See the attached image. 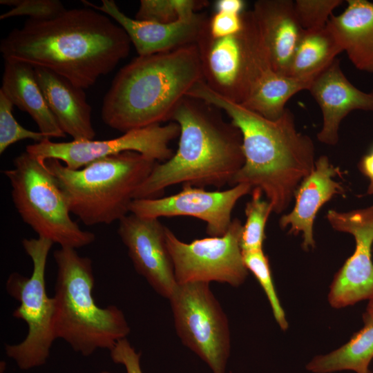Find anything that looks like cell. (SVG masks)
<instances>
[{
  "mask_svg": "<svg viewBox=\"0 0 373 373\" xmlns=\"http://www.w3.org/2000/svg\"><path fill=\"white\" fill-rule=\"evenodd\" d=\"M112 361L122 365L126 373H143L140 365V352H137L126 338L119 341L110 350ZM99 373H110L102 371Z\"/></svg>",
  "mask_w": 373,
  "mask_h": 373,
  "instance_id": "33",
  "label": "cell"
},
{
  "mask_svg": "<svg viewBox=\"0 0 373 373\" xmlns=\"http://www.w3.org/2000/svg\"><path fill=\"white\" fill-rule=\"evenodd\" d=\"M342 0H296L294 10L298 21L305 30L325 28L335 8Z\"/></svg>",
  "mask_w": 373,
  "mask_h": 373,
  "instance_id": "29",
  "label": "cell"
},
{
  "mask_svg": "<svg viewBox=\"0 0 373 373\" xmlns=\"http://www.w3.org/2000/svg\"><path fill=\"white\" fill-rule=\"evenodd\" d=\"M87 6L114 19L127 33L139 56L170 51L195 44L209 18L196 12L187 19L160 23L132 19L122 12L113 0H102L101 6L82 1Z\"/></svg>",
  "mask_w": 373,
  "mask_h": 373,
  "instance_id": "16",
  "label": "cell"
},
{
  "mask_svg": "<svg viewBox=\"0 0 373 373\" xmlns=\"http://www.w3.org/2000/svg\"><path fill=\"white\" fill-rule=\"evenodd\" d=\"M131 44L118 23L86 6L50 19H28L1 40L0 52L5 61L49 70L86 89L128 55Z\"/></svg>",
  "mask_w": 373,
  "mask_h": 373,
  "instance_id": "1",
  "label": "cell"
},
{
  "mask_svg": "<svg viewBox=\"0 0 373 373\" xmlns=\"http://www.w3.org/2000/svg\"><path fill=\"white\" fill-rule=\"evenodd\" d=\"M214 6L216 12L242 15L245 2L242 0H217Z\"/></svg>",
  "mask_w": 373,
  "mask_h": 373,
  "instance_id": "34",
  "label": "cell"
},
{
  "mask_svg": "<svg viewBox=\"0 0 373 373\" xmlns=\"http://www.w3.org/2000/svg\"><path fill=\"white\" fill-rule=\"evenodd\" d=\"M245 265L256 277L270 303L276 321L283 330L288 327L285 312L275 289L269 262L262 249L242 251Z\"/></svg>",
  "mask_w": 373,
  "mask_h": 373,
  "instance_id": "27",
  "label": "cell"
},
{
  "mask_svg": "<svg viewBox=\"0 0 373 373\" xmlns=\"http://www.w3.org/2000/svg\"><path fill=\"white\" fill-rule=\"evenodd\" d=\"M186 95L216 106L240 131L245 162L229 185L247 184L260 188L273 212L285 211L316 162L313 141L296 130L291 111L286 108L278 119H267L217 94L203 80Z\"/></svg>",
  "mask_w": 373,
  "mask_h": 373,
  "instance_id": "2",
  "label": "cell"
},
{
  "mask_svg": "<svg viewBox=\"0 0 373 373\" xmlns=\"http://www.w3.org/2000/svg\"><path fill=\"white\" fill-rule=\"evenodd\" d=\"M251 194L245 209L246 222L240 238L242 251L262 249L266 223L273 212L270 202L262 198L263 193L260 188H253Z\"/></svg>",
  "mask_w": 373,
  "mask_h": 373,
  "instance_id": "26",
  "label": "cell"
},
{
  "mask_svg": "<svg viewBox=\"0 0 373 373\" xmlns=\"http://www.w3.org/2000/svg\"><path fill=\"white\" fill-rule=\"evenodd\" d=\"M201 80L196 44L138 56L113 78L103 99L102 119L122 133L169 121L178 103Z\"/></svg>",
  "mask_w": 373,
  "mask_h": 373,
  "instance_id": "4",
  "label": "cell"
},
{
  "mask_svg": "<svg viewBox=\"0 0 373 373\" xmlns=\"http://www.w3.org/2000/svg\"><path fill=\"white\" fill-rule=\"evenodd\" d=\"M243 27L242 15L216 12L208 20V30L214 38L239 33Z\"/></svg>",
  "mask_w": 373,
  "mask_h": 373,
  "instance_id": "32",
  "label": "cell"
},
{
  "mask_svg": "<svg viewBox=\"0 0 373 373\" xmlns=\"http://www.w3.org/2000/svg\"><path fill=\"white\" fill-rule=\"evenodd\" d=\"M182 186L180 192L169 196L133 200L130 213L157 219L193 217L206 223V232L209 236H222L230 227L236 204L253 189L247 184H238L224 191H207L188 184Z\"/></svg>",
  "mask_w": 373,
  "mask_h": 373,
  "instance_id": "13",
  "label": "cell"
},
{
  "mask_svg": "<svg viewBox=\"0 0 373 373\" xmlns=\"http://www.w3.org/2000/svg\"><path fill=\"white\" fill-rule=\"evenodd\" d=\"M195 44L207 86L220 96L241 104L245 95V54L240 32L214 38L209 32L207 23Z\"/></svg>",
  "mask_w": 373,
  "mask_h": 373,
  "instance_id": "18",
  "label": "cell"
},
{
  "mask_svg": "<svg viewBox=\"0 0 373 373\" xmlns=\"http://www.w3.org/2000/svg\"><path fill=\"white\" fill-rule=\"evenodd\" d=\"M338 15H332L327 26L343 52L359 70L373 74V3L348 0Z\"/></svg>",
  "mask_w": 373,
  "mask_h": 373,
  "instance_id": "22",
  "label": "cell"
},
{
  "mask_svg": "<svg viewBox=\"0 0 373 373\" xmlns=\"http://www.w3.org/2000/svg\"><path fill=\"white\" fill-rule=\"evenodd\" d=\"M166 227L157 218L130 213L119 221L117 233L135 271L157 294L169 299L178 283L166 242Z\"/></svg>",
  "mask_w": 373,
  "mask_h": 373,
  "instance_id": "15",
  "label": "cell"
},
{
  "mask_svg": "<svg viewBox=\"0 0 373 373\" xmlns=\"http://www.w3.org/2000/svg\"><path fill=\"white\" fill-rule=\"evenodd\" d=\"M242 230L241 222L235 218L222 236H209L186 243L166 227V242L177 283L216 281L233 287L242 284L248 270L240 247Z\"/></svg>",
  "mask_w": 373,
  "mask_h": 373,
  "instance_id": "10",
  "label": "cell"
},
{
  "mask_svg": "<svg viewBox=\"0 0 373 373\" xmlns=\"http://www.w3.org/2000/svg\"><path fill=\"white\" fill-rule=\"evenodd\" d=\"M359 169L370 179V183L373 184V147L362 158L359 164Z\"/></svg>",
  "mask_w": 373,
  "mask_h": 373,
  "instance_id": "35",
  "label": "cell"
},
{
  "mask_svg": "<svg viewBox=\"0 0 373 373\" xmlns=\"http://www.w3.org/2000/svg\"><path fill=\"white\" fill-rule=\"evenodd\" d=\"M338 173L326 155L319 157L313 171L298 186L293 209L280 219V227H289V233H302L305 250L315 247L313 225L319 209L335 195L344 193L341 184L334 179Z\"/></svg>",
  "mask_w": 373,
  "mask_h": 373,
  "instance_id": "20",
  "label": "cell"
},
{
  "mask_svg": "<svg viewBox=\"0 0 373 373\" xmlns=\"http://www.w3.org/2000/svg\"><path fill=\"white\" fill-rule=\"evenodd\" d=\"M274 70L288 77L290 64L303 32L291 0H258L251 10Z\"/></svg>",
  "mask_w": 373,
  "mask_h": 373,
  "instance_id": "19",
  "label": "cell"
},
{
  "mask_svg": "<svg viewBox=\"0 0 373 373\" xmlns=\"http://www.w3.org/2000/svg\"><path fill=\"white\" fill-rule=\"evenodd\" d=\"M13 104L0 91V154L12 144L26 139L35 143L47 138L40 131H33L20 125L12 115Z\"/></svg>",
  "mask_w": 373,
  "mask_h": 373,
  "instance_id": "28",
  "label": "cell"
},
{
  "mask_svg": "<svg viewBox=\"0 0 373 373\" xmlns=\"http://www.w3.org/2000/svg\"><path fill=\"white\" fill-rule=\"evenodd\" d=\"M53 243L43 238H24L22 246L32 262L30 277L17 272L8 278V294L19 303L12 316L28 325L23 341L6 344V355L22 370L44 365L56 339L54 333L55 301L46 289L45 273L49 251Z\"/></svg>",
  "mask_w": 373,
  "mask_h": 373,
  "instance_id": "8",
  "label": "cell"
},
{
  "mask_svg": "<svg viewBox=\"0 0 373 373\" xmlns=\"http://www.w3.org/2000/svg\"><path fill=\"white\" fill-rule=\"evenodd\" d=\"M135 19L169 23L179 19L175 0H141Z\"/></svg>",
  "mask_w": 373,
  "mask_h": 373,
  "instance_id": "31",
  "label": "cell"
},
{
  "mask_svg": "<svg viewBox=\"0 0 373 373\" xmlns=\"http://www.w3.org/2000/svg\"><path fill=\"white\" fill-rule=\"evenodd\" d=\"M220 111L189 96L178 103L169 120L180 127L178 149L167 161L155 164L134 200L160 198L178 184L217 189L230 184L245 162L242 137Z\"/></svg>",
  "mask_w": 373,
  "mask_h": 373,
  "instance_id": "3",
  "label": "cell"
},
{
  "mask_svg": "<svg viewBox=\"0 0 373 373\" xmlns=\"http://www.w3.org/2000/svg\"><path fill=\"white\" fill-rule=\"evenodd\" d=\"M363 327L340 348L314 357L306 366L314 373L352 370L366 373L373 358V314H363Z\"/></svg>",
  "mask_w": 373,
  "mask_h": 373,
  "instance_id": "24",
  "label": "cell"
},
{
  "mask_svg": "<svg viewBox=\"0 0 373 373\" xmlns=\"http://www.w3.org/2000/svg\"><path fill=\"white\" fill-rule=\"evenodd\" d=\"M367 312L373 314V299L370 300V303L367 307Z\"/></svg>",
  "mask_w": 373,
  "mask_h": 373,
  "instance_id": "36",
  "label": "cell"
},
{
  "mask_svg": "<svg viewBox=\"0 0 373 373\" xmlns=\"http://www.w3.org/2000/svg\"><path fill=\"white\" fill-rule=\"evenodd\" d=\"M308 90L323 114V126L317 138L327 145L337 144L340 124L351 111H373V90L365 93L352 84L337 58L313 79Z\"/></svg>",
  "mask_w": 373,
  "mask_h": 373,
  "instance_id": "17",
  "label": "cell"
},
{
  "mask_svg": "<svg viewBox=\"0 0 373 373\" xmlns=\"http://www.w3.org/2000/svg\"><path fill=\"white\" fill-rule=\"evenodd\" d=\"M240 31L245 54V95L240 104L269 119H276L296 93L308 90L312 81L278 74L261 41L251 11L242 14Z\"/></svg>",
  "mask_w": 373,
  "mask_h": 373,
  "instance_id": "12",
  "label": "cell"
},
{
  "mask_svg": "<svg viewBox=\"0 0 373 373\" xmlns=\"http://www.w3.org/2000/svg\"><path fill=\"white\" fill-rule=\"evenodd\" d=\"M19 109L28 113L47 138H63L62 131L50 110L36 79L35 68L19 61H5L0 89Z\"/></svg>",
  "mask_w": 373,
  "mask_h": 373,
  "instance_id": "23",
  "label": "cell"
},
{
  "mask_svg": "<svg viewBox=\"0 0 373 373\" xmlns=\"http://www.w3.org/2000/svg\"><path fill=\"white\" fill-rule=\"evenodd\" d=\"M57 266L54 333L84 356L99 349L109 351L131 332L123 312L115 305L99 307L93 296V262L76 249L54 251Z\"/></svg>",
  "mask_w": 373,
  "mask_h": 373,
  "instance_id": "5",
  "label": "cell"
},
{
  "mask_svg": "<svg viewBox=\"0 0 373 373\" xmlns=\"http://www.w3.org/2000/svg\"><path fill=\"white\" fill-rule=\"evenodd\" d=\"M342 52L327 25L319 30H303L287 76L296 79L313 81Z\"/></svg>",
  "mask_w": 373,
  "mask_h": 373,
  "instance_id": "25",
  "label": "cell"
},
{
  "mask_svg": "<svg viewBox=\"0 0 373 373\" xmlns=\"http://www.w3.org/2000/svg\"><path fill=\"white\" fill-rule=\"evenodd\" d=\"M176 332L213 373H225L230 354L227 318L209 283L178 284L169 298Z\"/></svg>",
  "mask_w": 373,
  "mask_h": 373,
  "instance_id": "9",
  "label": "cell"
},
{
  "mask_svg": "<svg viewBox=\"0 0 373 373\" xmlns=\"http://www.w3.org/2000/svg\"><path fill=\"white\" fill-rule=\"evenodd\" d=\"M2 173L10 181L16 210L38 237L75 249L95 241L93 233L83 230L71 218L64 194L45 161L26 151L15 157L12 169Z\"/></svg>",
  "mask_w": 373,
  "mask_h": 373,
  "instance_id": "7",
  "label": "cell"
},
{
  "mask_svg": "<svg viewBox=\"0 0 373 373\" xmlns=\"http://www.w3.org/2000/svg\"><path fill=\"white\" fill-rule=\"evenodd\" d=\"M157 162L135 151L99 159L79 169L56 159L45 160L70 213L88 226L110 224L130 213L136 191Z\"/></svg>",
  "mask_w": 373,
  "mask_h": 373,
  "instance_id": "6",
  "label": "cell"
},
{
  "mask_svg": "<svg viewBox=\"0 0 373 373\" xmlns=\"http://www.w3.org/2000/svg\"><path fill=\"white\" fill-rule=\"evenodd\" d=\"M180 135L179 125L171 122L128 131L106 140H82L55 142L46 139L28 145L26 151L45 161L56 159L70 169H79L97 160L126 151H135L158 162L174 154L169 143Z\"/></svg>",
  "mask_w": 373,
  "mask_h": 373,
  "instance_id": "11",
  "label": "cell"
},
{
  "mask_svg": "<svg viewBox=\"0 0 373 373\" xmlns=\"http://www.w3.org/2000/svg\"><path fill=\"white\" fill-rule=\"evenodd\" d=\"M327 219L336 231L352 234L356 242L354 254L336 274L328 300L334 308L373 299V206L349 212L329 210Z\"/></svg>",
  "mask_w": 373,
  "mask_h": 373,
  "instance_id": "14",
  "label": "cell"
},
{
  "mask_svg": "<svg viewBox=\"0 0 373 373\" xmlns=\"http://www.w3.org/2000/svg\"><path fill=\"white\" fill-rule=\"evenodd\" d=\"M0 3L12 6L9 11L1 15V20L17 16L46 20L55 18L67 10L59 0H1Z\"/></svg>",
  "mask_w": 373,
  "mask_h": 373,
  "instance_id": "30",
  "label": "cell"
},
{
  "mask_svg": "<svg viewBox=\"0 0 373 373\" xmlns=\"http://www.w3.org/2000/svg\"><path fill=\"white\" fill-rule=\"evenodd\" d=\"M36 79L62 131L73 140H92V108L84 89L49 70L35 68Z\"/></svg>",
  "mask_w": 373,
  "mask_h": 373,
  "instance_id": "21",
  "label": "cell"
},
{
  "mask_svg": "<svg viewBox=\"0 0 373 373\" xmlns=\"http://www.w3.org/2000/svg\"><path fill=\"white\" fill-rule=\"evenodd\" d=\"M366 373H372L370 370L368 372H367Z\"/></svg>",
  "mask_w": 373,
  "mask_h": 373,
  "instance_id": "38",
  "label": "cell"
},
{
  "mask_svg": "<svg viewBox=\"0 0 373 373\" xmlns=\"http://www.w3.org/2000/svg\"><path fill=\"white\" fill-rule=\"evenodd\" d=\"M367 193L370 194H373V184L370 183Z\"/></svg>",
  "mask_w": 373,
  "mask_h": 373,
  "instance_id": "37",
  "label": "cell"
}]
</instances>
